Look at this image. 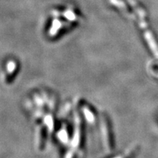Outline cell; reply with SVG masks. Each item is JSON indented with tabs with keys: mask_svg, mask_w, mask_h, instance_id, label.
Masks as SVG:
<instances>
[{
	"mask_svg": "<svg viewBox=\"0 0 158 158\" xmlns=\"http://www.w3.org/2000/svg\"><path fill=\"white\" fill-rule=\"evenodd\" d=\"M109 2L111 4H113L114 5H115L116 7H118V8H120L122 10H123L124 13H126L129 16H133L131 11L130 10H128L127 5H125V3L124 2H122V0H109Z\"/></svg>",
	"mask_w": 158,
	"mask_h": 158,
	"instance_id": "2",
	"label": "cell"
},
{
	"mask_svg": "<svg viewBox=\"0 0 158 158\" xmlns=\"http://www.w3.org/2000/svg\"><path fill=\"white\" fill-rule=\"evenodd\" d=\"M16 68V63L14 61L10 60L7 62L5 67V81L8 82L10 81L11 76L14 73V70Z\"/></svg>",
	"mask_w": 158,
	"mask_h": 158,
	"instance_id": "1",
	"label": "cell"
}]
</instances>
